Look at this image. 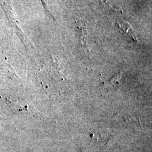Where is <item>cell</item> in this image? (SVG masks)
<instances>
[{"label": "cell", "mask_w": 152, "mask_h": 152, "mask_svg": "<svg viewBox=\"0 0 152 152\" xmlns=\"http://www.w3.org/2000/svg\"><path fill=\"white\" fill-rule=\"evenodd\" d=\"M118 26H120L121 29L124 31V32L126 35H127L129 37L132 38L134 41L137 40V38H136L135 34L134 33V32L133 31L132 28L130 26L128 23H126L125 22H121L118 24Z\"/></svg>", "instance_id": "cell-1"}, {"label": "cell", "mask_w": 152, "mask_h": 152, "mask_svg": "<svg viewBox=\"0 0 152 152\" xmlns=\"http://www.w3.org/2000/svg\"><path fill=\"white\" fill-rule=\"evenodd\" d=\"M121 74L120 73L119 75H117V76L113 77V78H112L110 80V82L109 81V86L110 85H112L113 86V85H114L115 83H117L118 82V81H119L120 78H121Z\"/></svg>", "instance_id": "cell-2"}]
</instances>
